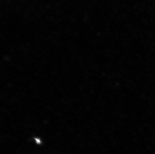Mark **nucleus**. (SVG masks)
Masks as SVG:
<instances>
[]
</instances>
